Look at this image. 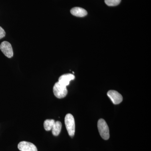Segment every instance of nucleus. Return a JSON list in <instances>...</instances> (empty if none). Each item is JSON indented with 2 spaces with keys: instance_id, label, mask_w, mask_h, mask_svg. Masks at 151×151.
Here are the masks:
<instances>
[{
  "instance_id": "nucleus-1",
  "label": "nucleus",
  "mask_w": 151,
  "mask_h": 151,
  "mask_svg": "<svg viewBox=\"0 0 151 151\" xmlns=\"http://www.w3.org/2000/svg\"><path fill=\"white\" fill-rule=\"evenodd\" d=\"M65 124L68 134L70 137H73L75 132V120L73 115L68 113L65 116Z\"/></svg>"
},
{
  "instance_id": "nucleus-2",
  "label": "nucleus",
  "mask_w": 151,
  "mask_h": 151,
  "mask_svg": "<svg viewBox=\"0 0 151 151\" xmlns=\"http://www.w3.org/2000/svg\"><path fill=\"white\" fill-rule=\"evenodd\" d=\"M97 127L101 137L104 140L108 139L110 138L109 127L104 119H100L98 121Z\"/></svg>"
},
{
  "instance_id": "nucleus-3",
  "label": "nucleus",
  "mask_w": 151,
  "mask_h": 151,
  "mask_svg": "<svg viewBox=\"0 0 151 151\" xmlns=\"http://www.w3.org/2000/svg\"><path fill=\"white\" fill-rule=\"evenodd\" d=\"M53 92L55 96L59 99L64 98L68 93L66 86L60 84L58 81L55 84L53 88Z\"/></svg>"
},
{
  "instance_id": "nucleus-4",
  "label": "nucleus",
  "mask_w": 151,
  "mask_h": 151,
  "mask_svg": "<svg viewBox=\"0 0 151 151\" xmlns=\"http://www.w3.org/2000/svg\"><path fill=\"white\" fill-rule=\"evenodd\" d=\"M0 49L7 57L11 58L13 56L12 47L11 44L8 42H3L0 45Z\"/></svg>"
},
{
  "instance_id": "nucleus-5",
  "label": "nucleus",
  "mask_w": 151,
  "mask_h": 151,
  "mask_svg": "<svg viewBox=\"0 0 151 151\" xmlns=\"http://www.w3.org/2000/svg\"><path fill=\"white\" fill-rule=\"evenodd\" d=\"M107 95L115 105L120 104L123 101L122 95L115 90H110L107 93Z\"/></svg>"
},
{
  "instance_id": "nucleus-6",
  "label": "nucleus",
  "mask_w": 151,
  "mask_h": 151,
  "mask_svg": "<svg viewBox=\"0 0 151 151\" xmlns=\"http://www.w3.org/2000/svg\"><path fill=\"white\" fill-rule=\"evenodd\" d=\"M18 148L21 151H37L36 147L33 144L26 141L19 143Z\"/></svg>"
},
{
  "instance_id": "nucleus-7",
  "label": "nucleus",
  "mask_w": 151,
  "mask_h": 151,
  "mask_svg": "<svg viewBox=\"0 0 151 151\" xmlns=\"http://www.w3.org/2000/svg\"><path fill=\"white\" fill-rule=\"evenodd\" d=\"M75 77L74 75L71 73H67V74H63L58 79V82L60 84L67 86L70 83V81L75 79Z\"/></svg>"
},
{
  "instance_id": "nucleus-8",
  "label": "nucleus",
  "mask_w": 151,
  "mask_h": 151,
  "mask_svg": "<svg viewBox=\"0 0 151 151\" xmlns=\"http://www.w3.org/2000/svg\"><path fill=\"white\" fill-rule=\"evenodd\" d=\"M70 13L73 15L77 17H84L87 14V12L86 10L82 8L74 7L70 10Z\"/></svg>"
},
{
  "instance_id": "nucleus-9",
  "label": "nucleus",
  "mask_w": 151,
  "mask_h": 151,
  "mask_svg": "<svg viewBox=\"0 0 151 151\" xmlns=\"http://www.w3.org/2000/svg\"><path fill=\"white\" fill-rule=\"evenodd\" d=\"M61 128H62V124L61 122L59 121L55 122L53 127L52 129V134L55 136H58L59 135L61 132Z\"/></svg>"
},
{
  "instance_id": "nucleus-10",
  "label": "nucleus",
  "mask_w": 151,
  "mask_h": 151,
  "mask_svg": "<svg viewBox=\"0 0 151 151\" xmlns=\"http://www.w3.org/2000/svg\"><path fill=\"white\" fill-rule=\"evenodd\" d=\"M55 123V121L53 119H47L44 122V127L45 129L47 131L52 130L53 125Z\"/></svg>"
},
{
  "instance_id": "nucleus-11",
  "label": "nucleus",
  "mask_w": 151,
  "mask_h": 151,
  "mask_svg": "<svg viewBox=\"0 0 151 151\" xmlns=\"http://www.w3.org/2000/svg\"><path fill=\"white\" fill-rule=\"evenodd\" d=\"M122 0H105L106 4L108 6H113L118 5L121 3Z\"/></svg>"
},
{
  "instance_id": "nucleus-12",
  "label": "nucleus",
  "mask_w": 151,
  "mask_h": 151,
  "mask_svg": "<svg viewBox=\"0 0 151 151\" xmlns=\"http://www.w3.org/2000/svg\"><path fill=\"white\" fill-rule=\"evenodd\" d=\"M6 32L2 28L0 27V39L3 38L5 36Z\"/></svg>"
}]
</instances>
